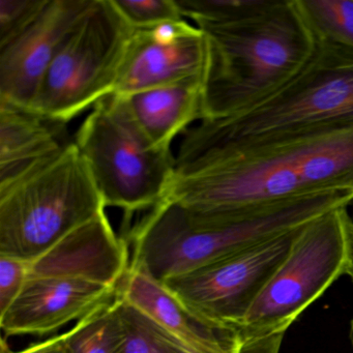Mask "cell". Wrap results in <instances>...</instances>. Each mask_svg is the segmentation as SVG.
I'll return each instance as SVG.
<instances>
[{"mask_svg":"<svg viewBox=\"0 0 353 353\" xmlns=\"http://www.w3.org/2000/svg\"><path fill=\"white\" fill-rule=\"evenodd\" d=\"M334 191L353 194V127L208 154L175 171L166 198L239 220Z\"/></svg>","mask_w":353,"mask_h":353,"instance_id":"6da1fadb","label":"cell"},{"mask_svg":"<svg viewBox=\"0 0 353 353\" xmlns=\"http://www.w3.org/2000/svg\"><path fill=\"white\" fill-rule=\"evenodd\" d=\"M196 26L208 44L202 121L232 117L278 92L318 43L297 0H268L243 19Z\"/></svg>","mask_w":353,"mask_h":353,"instance_id":"7a4b0ae2","label":"cell"},{"mask_svg":"<svg viewBox=\"0 0 353 353\" xmlns=\"http://www.w3.org/2000/svg\"><path fill=\"white\" fill-rule=\"evenodd\" d=\"M352 194H314L239 220L165 198L123 239L133 249L130 266L164 283L227 256L296 230L334 208L349 206Z\"/></svg>","mask_w":353,"mask_h":353,"instance_id":"3957f363","label":"cell"},{"mask_svg":"<svg viewBox=\"0 0 353 353\" xmlns=\"http://www.w3.org/2000/svg\"><path fill=\"white\" fill-rule=\"evenodd\" d=\"M348 127H353V49L318 38L307 65L278 92L243 112L188 129L175 168L222 150Z\"/></svg>","mask_w":353,"mask_h":353,"instance_id":"277c9868","label":"cell"},{"mask_svg":"<svg viewBox=\"0 0 353 353\" xmlns=\"http://www.w3.org/2000/svg\"><path fill=\"white\" fill-rule=\"evenodd\" d=\"M352 261L348 206L297 229L288 255L234 330L237 353H279L291 324L336 280L348 276Z\"/></svg>","mask_w":353,"mask_h":353,"instance_id":"5b68a950","label":"cell"},{"mask_svg":"<svg viewBox=\"0 0 353 353\" xmlns=\"http://www.w3.org/2000/svg\"><path fill=\"white\" fill-rule=\"evenodd\" d=\"M105 208L72 142L50 164L0 192V255L32 261Z\"/></svg>","mask_w":353,"mask_h":353,"instance_id":"8992f818","label":"cell"},{"mask_svg":"<svg viewBox=\"0 0 353 353\" xmlns=\"http://www.w3.org/2000/svg\"><path fill=\"white\" fill-rule=\"evenodd\" d=\"M75 145L85 161L105 206L132 214L152 210L168 195L175 157L150 141L121 97L97 103L76 134Z\"/></svg>","mask_w":353,"mask_h":353,"instance_id":"52a82bcc","label":"cell"},{"mask_svg":"<svg viewBox=\"0 0 353 353\" xmlns=\"http://www.w3.org/2000/svg\"><path fill=\"white\" fill-rule=\"evenodd\" d=\"M134 32L112 0H92L57 51L30 110L65 125L111 96Z\"/></svg>","mask_w":353,"mask_h":353,"instance_id":"ba28073f","label":"cell"},{"mask_svg":"<svg viewBox=\"0 0 353 353\" xmlns=\"http://www.w3.org/2000/svg\"><path fill=\"white\" fill-rule=\"evenodd\" d=\"M296 230L162 284L206 323L234 334L266 283L288 255Z\"/></svg>","mask_w":353,"mask_h":353,"instance_id":"9c48e42d","label":"cell"},{"mask_svg":"<svg viewBox=\"0 0 353 353\" xmlns=\"http://www.w3.org/2000/svg\"><path fill=\"white\" fill-rule=\"evenodd\" d=\"M206 65L205 36L185 20L135 30L112 94L125 97L187 80H203Z\"/></svg>","mask_w":353,"mask_h":353,"instance_id":"30bf717a","label":"cell"},{"mask_svg":"<svg viewBox=\"0 0 353 353\" xmlns=\"http://www.w3.org/2000/svg\"><path fill=\"white\" fill-rule=\"evenodd\" d=\"M92 3L49 0L21 36L0 48V101L30 109L57 51Z\"/></svg>","mask_w":353,"mask_h":353,"instance_id":"8fae6325","label":"cell"},{"mask_svg":"<svg viewBox=\"0 0 353 353\" xmlns=\"http://www.w3.org/2000/svg\"><path fill=\"white\" fill-rule=\"evenodd\" d=\"M117 287L70 276L30 278L19 296L0 315L6 338L45 336L117 297Z\"/></svg>","mask_w":353,"mask_h":353,"instance_id":"7c38bea8","label":"cell"},{"mask_svg":"<svg viewBox=\"0 0 353 353\" xmlns=\"http://www.w3.org/2000/svg\"><path fill=\"white\" fill-rule=\"evenodd\" d=\"M129 243L117 236L103 212L30 261L28 279L70 276L117 287L129 268Z\"/></svg>","mask_w":353,"mask_h":353,"instance_id":"4fadbf2b","label":"cell"},{"mask_svg":"<svg viewBox=\"0 0 353 353\" xmlns=\"http://www.w3.org/2000/svg\"><path fill=\"white\" fill-rule=\"evenodd\" d=\"M117 296L145 316L185 353H237L234 334L218 330L190 311L164 284L129 266Z\"/></svg>","mask_w":353,"mask_h":353,"instance_id":"5bb4252c","label":"cell"},{"mask_svg":"<svg viewBox=\"0 0 353 353\" xmlns=\"http://www.w3.org/2000/svg\"><path fill=\"white\" fill-rule=\"evenodd\" d=\"M63 123L0 101V192L50 164L72 142L63 141Z\"/></svg>","mask_w":353,"mask_h":353,"instance_id":"9a60e30c","label":"cell"},{"mask_svg":"<svg viewBox=\"0 0 353 353\" xmlns=\"http://www.w3.org/2000/svg\"><path fill=\"white\" fill-rule=\"evenodd\" d=\"M121 98L150 141L161 150H171L179 134L194 121H202L203 80H187Z\"/></svg>","mask_w":353,"mask_h":353,"instance_id":"2e32d148","label":"cell"},{"mask_svg":"<svg viewBox=\"0 0 353 353\" xmlns=\"http://www.w3.org/2000/svg\"><path fill=\"white\" fill-rule=\"evenodd\" d=\"M123 319L117 297L78 320L65 332V353H121Z\"/></svg>","mask_w":353,"mask_h":353,"instance_id":"e0dca14e","label":"cell"},{"mask_svg":"<svg viewBox=\"0 0 353 353\" xmlns=\"http://www.w3.org/2000/svg\"><path fill=\"white\" fill-rule=\"evenodd\" d=\"M318 38L353 49V0H297Z\"/></svg>","mask_w":353,"mask_h":353,"instance_id":"ac0fdd59","label":"cell"},{"mask_svg":"<svg viewBox=\"0 0 353 353\" xmlns=\"http://www.w3.org/2000/svg\"><path fill=\"white\" fill-rule=\"evenodd\" d=\"M119 301L125 332L121 353H185L135 307Z\"/></svg>","mask_w":353,"mask_h":353,"instance_id":"d6986e66","label":"cell"},{"mask_svg":"<svg viewBox=\"0 0 353 353\" xmlns=\"http://www.w3.org/2000/svg\"><path fill=\"white\" fill-rule=\"evenodd\" d=\"M183 17L196 26L224 24L253 15L268 0H175Z\"/></svg>","mask_w":353,"mask_h":353,"instance_id":"ffe728a7","label":"cell"},{"mask_svg":"<svg viewBox=\"0 0 353 353\" xmlns=\"http://www.w3.org/2000/svg\"><path fill=\"white\" fill-rule=\"evenodd\" d=\"M117 12L134 30H148L183 21L175 0H112Z\"/></svg>","mask_w":353,"mask_h":353,"instance_id":"44dd1931","label":"cell"},{"mask_svg":"<svg viewBox=\"0 0 353 353\" xmlns=\"http://www.w3.org/2000/svg\"><path fill=\"white\" fill-rule=\"evenodd\" d=\"M49 0H0V48L21 36Z\"/></svg>","mask_w":353,"mask_h":353,"instance_id":"7402d4cb","label":"cell"},{"mask_svg":"<svg viewBox=\"0 0 353 353\" xmlns=\"http://www.w3.org/2000/svg\"><path fill=\"white\" fill-rule=\"evenodd\" d=\"M30 262L0 255V315L11 307L26 286L30 276Z\"/></svg>","mask_w":353,"mask_h":353,"instance_id":"603a6c76","label":"cell"},{"mask_svg":"<svg viewBox=\"0 0 353 353\" xmlns=\"http://www.w3.org/2000/svg\"><path fill=\"white\" fill-rule=\"evenodd\" d=\"M65 332L54 338L32 345L24 350L16 353H65Z\"/></svg>","mask_w":353,"mask_h":353,"instance_id":"cb8c5ba5","label":"cell"},{"mask_svg":"<svg viewBox=\"0 0 353 353\" xmlns=\"http://www.w3.org/2000/svg\"><path fill=\"white\" fill-rule=\"evenodd\" d=\"M349 338H350L351 346L353 348V317L350 321V332H349Z\"/></svg>","mask_w":353,"mask_h":353,"instance_id":"d4e9b609","label":"cell"},{"mask_svg":"<svg viewBox=\"0 0 353 353\" xmlns=\"http://www.w3.org/2000/svg\"><path fill=\"white\" fill-rule=\"evenodd\" d=\"M352 237H353V216H352ZM348 276H350L351 281H352V283H353V261H352V266H351L350 272H349Z\"/></svg>","mask_w":353,"mask_h":353,"instance_id":"484cf974","label":"cell"}]
</instances>
